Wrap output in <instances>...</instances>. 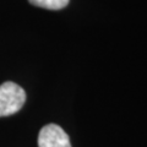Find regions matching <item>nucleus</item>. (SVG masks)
<instances>
[{
  "label": "nucleus",
  "mask_w": 147,
  "mask_h": 147,
  "mask_svg": "<svg viewBox=\"0 0 147 147\" xmlns=\"http://www.w3.org/2000/svg\"><path fill=\"white\" fill-rule=\"evenodd\" d=\"M26 102V92L15 82L0 85V118L17 113Z\"/></svg>",
  "instance_id": "nucleus-1"
},
{
  "label": "nucleus",
  "mask_w": 147,
  "mask_h": 147,
  "mask_svg": "<svg viewBox=\"0 0 147 147\" xmlns=\"http://www.w3.org/2000/svg\"><path fill=\"white\" fill-rule=\"evenodd\" d=\"M38 147H71L70 139L57 124H48L38 135Z\"/></svg>",
  "instance_id": "nucleus-2"
},
{
  "label": "nucleus",
  "mask_w": 147,
  "mask_h": 147,
  "mask_svg": "<svg viewBox=\"0 0 147 147\" xmlns=\"http://www.w3.org/2000/svg\"><path fill=\"white\" fill-rule=\"evenodd\" d=\"M28 1L34 6L48 10H60L69 4V0H28Z\"/></svg>",
  "instance_id": "nucleus-3"
}]
</instances>
